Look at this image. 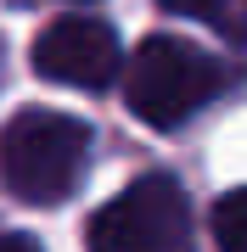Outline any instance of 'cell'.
<instances>
[{
    "instance_id": "1",
    "label": "cell",
    "mask_w": 247,
    "mask_h": 252,
    "mask_svg": "<svg viewBox=\"0 0 247 252\" xmlns=\"http://www.w3.org/2000/svg\"><path fill=\"white\" fill-rule=\"evenodd\" d=\"M90 162V129L68 112H17L0 129V180L28 207L68 202Z\"/></svg>"
},
{
    "instance_id": "2",
    "label": "cell",
    "mask_w": 247,
    "mask_h": 252,
    "mask_svg": "<svg viewBox=\"0 0 247 252\" xmlns=\"http://www.w3.org/2000/svg\"><path fill=\"white\" fill-rule=\"evenodd\" d=\"M219 84H225V67L202 45L174 39V34H152L146 45L129 56L124 101L146 129H180L185 118H197L219 95Z\"/></svg>"
},
{
    "instance_id": "3",
    "label": "cell",
    "mask_w": 247,
    "mask_h": 252,
    "mask_svg": "<svg viewBox=\"0 0 247 252\" xmlns=\"http://www.w3.org/2000/svg\"><path fill=\"white\" fill-rule=\"evenodd\" d=\"M90 252H191V202L169 174H141L84 230Z\"/></svg>"
},
{
    "instance_id": "4",
    "label": "cell",
    "mask_w": 247,
    "mask_h": 252,
    "mask_svg": "<svg viewBox=\"0 0 247 252\" xmlns=\"http://www.w3.org/2000/svg\"><path fill=\"white\" fill-rule=\"evenodd\" d=\"M124 67V45L96 17H62L34 39V73L68 90H101Z\"/></svg>"
},
{
    "instance_id": "5",
    "label": "cell",
    "mask_w": 247,
    "mask_h": 252,
    "mask_svg": "<svg viewBox=\"0 0 247 252\" xmlns=\"http://www.w3.org/2000/svg\"><path fill=\"white\" fill-rule=\"evenodd\" d=\"M169 11H185V17L208 23L213 34H225L230 45H247V0H157Z\"/></svg>"
},
{
    "instance_id": "6",
    "label": "cell",
    "mask_w": 247,
    "mask_h": 252,
    "mask_svg": "<svg viewBox=\"0 0 247 252\" xmlns=\"http://www.w3.org/2000/svg\"><path fill=\"white\" fill-rule=\"evenodd\" d=\"M213 247L219 252H247V185L225 190L213 202Z\"/></svg>"
},
{
    "instance_id": "7",
    "label": "cell",
    "mask_w": 247,
    "mask_h": 252,
    "mask_svg": "<svg viewBox=\"0 0 247 252\" xmlns=\"http://www.w3.org/2000/svg\"><path fill=\"white\" fill-rule=\"evenodd\" d=\"M0 252H39V241L23 230H0Z\"/></svg>"
}]
</instances>
